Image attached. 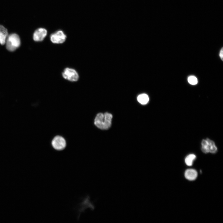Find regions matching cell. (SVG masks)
<instances>
[{"mask_svg": "<svg viewBox=\"0 0 223 223\" xmlns=\"http://www.w3.org/2000/svg\"><path fill=\"white\" fill-rule=\"evenodd\" d=\"M63 77L71 82L77 81L79 79V75L77 71L72 68H66L62 72Z\"/></svg>", "mask_w": 223, "mask_h": 223, "instance_id": "cell-5", "label": "cell"}, {"mask_svg": "<svg viewBox=\"0 0 223 223\" xmlns=\"http://www.w3.org/2000/svg\"><path fill=\"white\" fill-rule=\"evenodd\" d=\"M201 146V150L205 153H215L217 151V148L214 142L208 138L203 140Z\"/></svg>", "mask_w": 223, "mask_h": 223, "instance_id": "cell-4", "label": "cell"}, {"mask_svg": "<svg viewBox=\"0 0 223 223\" xmlns=\"http://www.w3.org/2000/svg\"><path fill=\"white\" fill-rule=\"evenodd\" d=\"M197 173L196 170L193 169H187L185 173L186 178L190 181L195 180L197 176Z\"/></svg>", "mask_w": 223, "mask_h": 223, "instance_id": "cell-9", "label": "cell"}, {"mask_svg": "<svg viewBox=\"0 0 223 223\" xmlns=\"http://www.w3.org/2000/svg\"><path fill=\"white\" fill-rule=\"evenodd\" d=\"M219 56L221 59L223 61V47L221 49L220 53H219Z\"/></svg>", "mask_w": 223, "mask_h": 223, "instance_id": "cell-13", "label": "cell"}, {"mask_svg": "<svg viewBox=\"0 0 223 223\" xmlns=\"http://www.w3.org/2000/svg\"><path fill=\"white\" fill-rule=\"evenodd\" d=\"M6 47L9 51H13L18 48L20 45V40L19 35L15 33L8 35L6 42Z\"/></svg>", "mask_w": 223, "mask_h": 223, "instance_id": "cell-2", "label": "cell"}, {"mask_svg": "<svg viewBox=\"0 0 223 223\" xmlns=\"http://www.w3.org/2000/svg\"><path fill=\"white\" fill-rule=\"evenodd\" d=\"M51 145L54 150L58 151H61L66 148L67 142L64 137L60 135H56L52 139Z\"/></svg>", "mask_w": 223, "mask_h": 223, "instance_id": "cell-3", "label": "cell"}, {"mask_svg": "<svg viewBox=\"0 0 223 223\" xmlns=\"http://www.w3.org/2000/svg\"><path fill=\"white\" fill-rule=\"evenodd\" d=\"M47 31L45 28H40L37 29L33 35V38L35 42L42 41L47 35Z\"/></svg>", "mask_w": 223, "mask_h": 223, "instance_id": "cell-7", "label": "cell"}, {"mask_svg": "<svg viewBox=\"0 0 223 223\" xmlns=\"http://www.w3.org/2000/svg\"><path fill=\"white\" fill-rule=\"evenodd\" d=\"M112 118V114L108 112L99 113L95 117L94 124L101 129H107L111 126Z\"/></svg>", "mask_w": 223, "mask_h": 223, "instance_id": "cell-1", "label": "cell"}, {"mask_svg": "<svg viewBox=\"0 0 223 223\" xmlns=\"http://www.w3.org/2000/svg\"><path fill=\"white\" fill-rule=\"evenodd\" d=\"M196 157V156L193 154H190L188 155L185 159V162L186 164L189 166H191L193 161L195 159Z\"/></svg>", "mask_w": 223, "mask_h": 223, "instance_id": "cell-11", "label": "cell"}, {"mask_svg": "<svg viewBox=\"0 0 223 223\" xmlns=\"http://www.w3.org/2000/svg\"><path fill=\"white\" fill-rule=\"evenodd\" d=\"M188 82L192 85H195L197 84L198 80L197 78L195 76H190L188 78Z\"/></svg>", "mask_w": 223, "mask_h": 223, "instance_id": "cell-12", "label": "cell"}, {"mask_svg": "<svg viewBox=\"0 0 223 223\" xmlns=\"http://www.w3.org/2000/svg\"><path fill=\"white\" fill-rule=\"evenodd\" d=\"M67 36L63 31L59 30L51 34L50 40L54 44H62L64 42L66 39Z\"/></svg>", "mask_w": 223, "mask_h": 223, "instance_id": "cell-6", "label": "cell"}, {"mask_svg": "<svg viewBox=\"0 0 223 223\" xmlns=\"http://www.w3.org/2000/svg\"><path fill=\"white\" fill-rule=\"evenodd\" d=\"M8 35V30L4 26L0 24V44L4 45Z\"/></svg>", "mask_w": 223, "mask_h": 223, "instance_id": "cell-8", "label": "cell"}, {"mask_svg": "<svg viewBox=\"0 0 223 223\" xmlns=\"http://www.w3.org/2000/svg\"><path fill=\"white\" fill-rule=\"evenodd\" d=\"M138 102L142 104H146L149 100L148 96L146 94H143L139 95L137 98Z\"/></svg>", "mask_w": 223, "mask_h": 223, "instance_id": "cell-10", "label": "cell"}]
</instances>
